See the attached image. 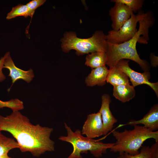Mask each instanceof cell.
<instances>
[{
    "label": "cell",
    "mask_w": 158,
    "mask_h": 158,
    "mask_svg": "<svg viewBox=\"0 0 158 158\" xmlns=\"http://www.w3.org/2000/svg\"><path fill=\"white\" fill-rule=\"evenodd\" d=\"M0 158H11L9 157L8 154H6L1 156H0Z\"/></svg>",
    "instance_id": "obj_25"
},
{
    "label": "cell",
    "mask_w": 158,
    "mask_h": 158,
    "mask_svg": "<svg viewBox=\"0 0 158 158\" xmlns=\"http://www.w3.org/2000/svg\"><path fill=\"white\" fill-rule=\"evenodd\" d=\"M45 0H33L26 5L28 9V16L32 18L35 10L43 5L45 2Z\"/></svg>",
    "instance_id": "obj_22"
},
{
    "label": "cell",
    "mask_w": 158,
    "mask_h": 158,
    "mask_svg": "<svg viewBox=\"0 0 158 158\" xmlns=\"http://www.w3.org/2000/svg\"><path fill=\"white\" fill-rule=\"evenodd\" d=\"M132 130L123 131H114L113 136L116 140L110 151L119 154L125 153L132 155L138 154L139 150L147 140L153 138L158 141V131H152L143 126L136 125Z\"/></svg>",
    "instance_id": "obj_3"
},
{
    "label": "cell",
    "mask_w": 158,
    "mask_h": 158,
    "mask_svg": "<svg viewBox=\"0 0 158 158\" xmlns=\"http://www.w3.org/2000/svg\"><path fill=\"white\" fill-rule=\"evenodd\" d=\"M107 62L106 53L96 51L87 56L85 64L92 68L105 66Z\"/></svg>",
    "instance_id": "obj_16"
},
{
    "label": "cell",
    "mask_w": 158,
    "mask_h": 158,
    "mask_svg": "<svg viewBox=\"0 0 158 158\" xmlns=\"http://www.w3.org/2000/svg\"><path fill=\"white\" fill-rule=\"evenodd\" d=\"M7 131L16 139L22 152H29L39 157L47 152L54 150L55 142L50 137L52 128L32 123L19 111L9 115H0V131Z\"/></svg>",
    "instance_id": "obj_1"
},
{
    "label": "cell",
    "mask_w": 158,
    "mask_h": 158,
    "mask_svg": "<svg viewBox=\"0 0 158 158\" xmlns=\"http://www.w3.org/2000/svg\"><path fill=\"white\" fill-rule=\"evenodd\" d=\"M28 9L26 5L19 4L12 8L11 10L8 13L6 19L10 20L19 16L28 17Z\"/></svg>",
    "instance_id": "obj_18"
},
{
    "label": "cell",
    "mask_w": 158,
    "mask_h": 158,
    "mask_svg": "<svg viewBox=\"0 0 158 158\" xmlns=\"http://www.w3.org/2000/svg\"><path fill=\"white\" fill-rule=\"evenodd\" d=\"M152 13H145V17L139 22V27L135 35L131 39L120 44H114L107 42L106 52V64L110 68L116 66L123 59L131 60L138 64L145 71H147L149 65L147 62L141 59L136 49L137 42L147 44L149 40V29L154 23Z\"/></svg>",
    "instance_id": "obj_2"
},
{
    "label": "cell",
    "mask_w": 158,
    "mask_h": 158,
    "mask_svg": "<svg viewBox=\"0 0 158 158\" xmlns=\"http://www.w3.org/2000/svg\"><path fill=\"white\" fill-rule=\"evenodd\" d=\"M5 107L11 109L13 111H19L24 108L23 102L18 99H12L6 101L0 100V108Z\"/></svg>",
    "instance_id": "obj_19"
},
{
    "label": "cell",
    "mask_w": 158,
    "mask_h": 158,
    "mask_svg": "<svg viewBox=\"0 0 158 158\" xmlns=\"http://www.w3.org/2000/svg\"><path fill=\"white\" fill-rule=\"evenodd\" d=\"M109 70L105 65L93 69L86 78L87 85L92 87L96 85L99 86L104 85Z\"/></svg>",
    "instance_id": "obj_13"
},
{
    "label": "cell",
    "mask_w": 158,
    "mask_h": 158,
    "mask_svg": "<svg viewBox=\"0 0 158 158\" xmlns=\"http://www.w3.org/2000/svg\"><path fill=\"white\" fill-rule=\"evenodd\" d=\"M129 61L125 59H121L116 66L127 75L134 87L140 85H147L153 89L158 97V82L153 83L149 81L150 73L148 71L140 73L133 70L129 66Z\"/></svg>",
    "instance_id": "obj_7"
},
{
    "label": "cell",
    "mask_w": 158,
    "mask_h": 158,
    "mask_svg": "<svg viewBox=\"0 0 158 158\" xmlns=\"http://www.w3.org/2000/svg\"><path fill=\"white\" fill-rule=\"evenodd\" d=\"M64 125L67 135L60 136L59 139L70 143L73 148L72 152L67 158H83L81 154L87 153L88 151L95 157L100 158L114 144V143H104L83 136L80 130L77 129L73 132L66 123H64Z\"/></svg>",
    "instance_id": "obj_4"
},
{
    "label": "cell",
    "mask_w": 158,
    "mask_h": 158,
    "mask_svg": "<svg viewBox=\"0 0 158 158\" xmlns=\"http://www.w3.org/2000/svg\"><path fill=\"white\" fill-rule=\"evenodd\" d=\"M3 68H6L9 70V73L8 76L11 78L12 85L19 79H22L27 83H29L34 77L33 71L32 69L25 71L17 67L11 58L9 52H7V56L4 61Z\"/></svg>",
    "instance_id": "obj_10"
},
{
    "label": "cell",
    "mask_w": 158,
    "mask_h": 158,
    "mask_svg": "<svg viewBox=\"0 0 158 158\" xmlns=\"http://www.w3.org/2000/svg\"><path fill=\"white\" fill-rule=\"evenodd\" d=\"M112 2L123 3L130 8L133 12H136L142 7L144 1L142 0H114Z\"/></svg>",
    "instance_id": "obj_20"
},
{
    "label": "cell",
    "mask_w": 158,
    "mask_h": 158,
    "mask_svg": "<svg viewBox=\"0 0 158 158\" xmlns=\"http://www.w3.org/2000/svg\"><path fill=\"white\" fill-rule=\"evenodd\" d=\"M145 13L140 11L135 15L133 13L130 18L117 31L112 30L108 32L106 38L107 42L114 44H120L131 39L137 32V23L145 16Z\"/></svg>",
    "instance_id": "obj_6"
},
{
    "label": "cell",
    "mask_w": 158,
    "mask_h": 158,
    "mask_svg": "<svg viewBox=\"0 0 158 158\" xmlns=\"http://www.w3.org/2000/svg\"><path fill=\"white\" fill-rule=\"evenodd\" d=\"M150 152L151 158H158V141L150 147Z\"/></svg>",
    "instance_id": "obj_23"
},
{
    "label": "cell",
    "mask_w": 158,
    "mask_h": 158,
    "mask_svg": "<svg viewBox=\"0 0 158 158\" xmlns=\"http://www.w3.org/2000/svg\"><path fill=\"white\" fill-rule=\"evenodd\" d=\"M114 3V6L109 11V14L112 21V30L117 31L130 18L133 13L125 4L118 2Z\"/></svg>",
    "instance_id": "obj_9"
},
{
    "label": "cell",
    "mask_w": 158,
    "mask_h": 158,
    "mask_svg": "<svg viewBox=\"0 0 158 158\" xmlns=\"http://www.w3.org/2000/svg\"><path fill=\"white\" fill-rule=\"evenodd\" d=\"M142 124L146 128L152 131L158 129V105H154L148 112L141 119L138 120H130L127 125L133 126Z\"/></svg>",
    "instance_id": "obj_12"
},
{
    "label": "cell",
    "mask_w": 158,
    "mask_h": 158,
    "mask_svg": "<svg viewBox=\"0 0 158 158\" xmlns=\"http://www.w3.org/2000/svg\"><path fill=\"white\" fill-rule=\"evenodd\" d=\"M104 128L101 115L99 111L87 115L81 131L82 135L93 139L103 135Z\"/></svg>",
    "instance_id": "obj_8"
},
{
    "label": "cell",
    "mask_w": 158,
    "mask_h": 158,
    "mask_svg": "<svg viewBox=\"0 0 158 158\" xmlns=\"http://www.w3.org/2000/svg\"><path fill=\"white\" fill-rule=\"evenodd\" d=\"M117 158H151L150 147L146 146L142 147L139 153L134 155L122 153L120 154Z\"/></svg>",
    "instance_id": "obj_21"
},
{
    "label": "cell",
    "mask_w": 158,
    "mask_h": 158,
    "mask_svg": "<svg viewBox=\"0 0 158 158\" xmlns=\"http://www.w3.org/2000/svg\"><path fill=\"white\" fill-rule=\"evenodd\" d=\"M135 95L134 87L130 84H122L114 87L113 96L123 103L128 102Z\"/></svg>",
    "instance_id": "obj_14"
},
{
    "label": "cell",
    "mask_w": 158,
    "mask_h": 158,
    "mask_svg": "<svg viewBox=\"0 0 158 158\" xmlns=\"http://www.w3.org/2000/svg\"><path fill=\"white\" fill-rule=\"evenodd\" d=\"M7 52H6L4 56L0 59V82H2L6 79L5 75L2 72V69L3 68L4 63L5 59L7 56Z\"/></svg>",
    "instance_id": "obj_24"
},
{
    "label": "cell",
    "mask_w": 158,
    "mask_h": 158,
    "mask_svg": "<svg viewBox=\"0 0 158 158\" xmlns=\"http://www.w3.org/2000/svg\"><path fill=\"white\" fill-rule=\"evenodd\" d=\"M19 147L14 139L5 136L0 131V156L8 154L10 150Z\"/></svg>",
    "instance_id": "obj_17"
},
{
    "label": "cell",
    "mask_w": 158,
    "mask_h": 158,
    "mask_svg": "<svg viewBox=\"0 0 158 158\" xmlns=\"http://www.w3.org/2000/svg\"><path fill=\"white\" fill-rule=\"evenodd\" d=\"M106 81L113 86L130 84L129 78L122 71L116 66L110 68Z\"/></svg>",
    "instance_id": "obj_15"
},
{
    "label": "cell",
    "mask_w": 158,
    "mask_h": 158,
    "mask_svg": "<svg viewBox=\"0 0 158 158\" xmlns=\"http://www.w3.org/2000/svg\"><path fill=\"white\" fill-rule=\"evenodd\" d=\"M102 104L99 111L101 114L103 126V135L111 131L114 124L118 121L113 116L110 109L111 100L109 95L104 94L102 97Z\"/></svg>",
    "instance_id": "obj_11"
},
{
    "label": "cell",
    "mask_w": 158,
    "mask_h": 158,
    "mask_svg": "<svg viewBox=\"0 0 158 158\" xmlns=\"http://www.w3.org/2000/svg\"><path fill=\"white\" fill-rule=\"evenodd\" d=\"M63 51L68 52L72 49L78 55L96 51L106 52L107 42L106 35L101 31H97L92 36L86 39L78 37L73 32H66L61 39Z\"/></svg>",
    "instance_id": "obj_5"
}]
</instances>
